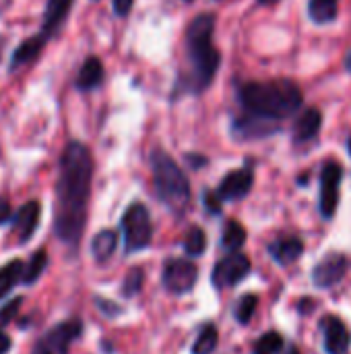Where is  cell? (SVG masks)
<instances>
[{"mask_svg":"<svg viewBox=\"0 0 351 354\" xmlns=\"http://www.w3.org/2000/svg\"><path fill=\"white\" fill-rule=\"evenodd\" d=\"M91 180H93L91 151L81 141H70L60 158V174L56 185V216H54V232L68 247H77L83 236L85 222H87V205L91 195Z\"/></svg>","mask_w":351,"mask_h":354,"instance_id":"6da1fadb","label":"cell"},{"mask_svg":"<svg viewBox=\"0 0 351 354\" xmlns=\"http://www.w3.org/2000/svg\"><path fill=\"white\" fill-rule=\"evenodd\" d=\"M252 270V263L246 255L242 253H232L228 255L225 259H221L215 268H213V276H211V282L215 288L219 290H225L230 286H236L240 284Z\"/></svg>","mask_w":351,"mask_h":354,"instance_id":"52a82bcc","label":"cell"},{"mask_svg":"<svg viewBox=\"0 0 351 354\" xmlns=\"http://www.w3.org/2000/svg\"><path fill=\"white\" fill-rule=\"evenodd\" d=\"M348 68H350V71H351V54H350V56H348Z\"/></svg>","mask_w":351,"mask_h":354,"instance_id":"8d00e7d4","label":"cell"},{"mask_svg":"<svg viewBox=\"0 0 351 354\" xmlns=\"http://www.w3.org/2000/svg\"><path fill=\"white\" fill-rule=\"evenodd\" d=\"M46 41H48V37H46L41 31H39L37 35H33V37H29V39L21 41V44L17 46V50L12 52V58H10V71H17V68L25 66V64L33 62V60L41 54V50H43Z\"/></svg>","mask_w":351,"mask_h":354,"instance_id":"5bb4252c","label":"cell"},{"mask_svg":"<svg viewBox=\"0 0 351 354\" xmlns=\"http://www.w3.org/2000/svg\"><path fill=\"white\" fill-rule=\"evenodd\" d=\"M122 234H124V251L137 253L151 245L153 239V226L149 212L143 203H132L122 216Z\"/></svg>","mask_w":351,"mask_h":354,"instance_id":"5b68a950","label":"cell"},{"mask_svg":"<svg viewBox=\"0 0 351 354\" xmlns=\"http://www.w3.org/2000/svg\"><path fill=\"white\" fill-rule=\"evenodd\" d=\"M257 307H259V297H257V295H246V297H242V299L238 301V307H236V313H234L236 319H238V324L246 326V324L254 317Z\"/></svg>","mask_w":351,"mask_h":354,"instance_id":"d4e9b609","label":"cell"},{"mask_svg":"<svg viewBox=\"0 0 351 354\" xmlns=\"http://www.w3.org/2000/svg\"><path fill=\"white\" fill-rule=\"evenodd\" d=\"M74 0H48L46 10H43V23H41V33L46 37L56 35V31L64 25Z\"/></svg>","mask_w":351,"mask_h":354,"instance_id":"4fadbf2b","label":"cell"},{"mask_svg":"<svg viewBox=\"0 0 351 354\" xmlns=\"http://www.w3.org/2000/svg\"><path fill=\"white\" fill-rule=\"evenodd\" d=\"M321 124H323V114L317 108H308L306 112L300 114V118L294 124V139L300 143L314 139L321 131Z\"/></svg>","mask_w":351,"mask_h":354,"instance_id":"e0dca14e","label":"cell"},{"mask_svg":"<svg viewBox=\"0 0 351 354\" xmlns=\"http://www.w3.org/2000/svg\"><path fill=\"white\" fill-rule=\"evenodd\" d=\"M118 245V236L114 230H101L93 236L91 241V253L97 261H108Z\"/></svg>","mask_w":351,"mask_h":354,"instance_id":"ac0fdd59","label":"cell"},{"mask_svg":"<svg viewBox=\"0 0 351 354\" xmlns=\"http://www.w3.org/2000/svg\"><path fill=\"white\" fill-rule=\"evenodd\" d=\"M269 253L271 257L279 263V266H292L296 263L302 253H304V243L296 236L290 239H277L275 243L269 245Z\"/></svg>","mask_w":351,"mask_h":354,"instance_id":"9a60e30c","label":"cell"},{"mask_svg":"<svg viewBox=\"0 0 351 354\" xmlns=\"http://www.w3.org/2000/svg\"><path fill=\"white\" fill-rule=\"evenodd\" d=\"M21 305H23V297H17V299L8 301L4 307H0V326L10 324V319H14V317H17V313H19Z\"/></svg>","mask_w":351,"mask_h":354,"instance_id":"83f0119b","label":"cell"},{"mask_svg":"<svg viewBox=\"0 0 351 354\" xmlns=\"http://www.w3.org/2000/svg\"><path fill=\"white\" fill-rule=\"evenodd\" d=\"M261 4H275V2H279V0H259Z\"/></svg>","mask_w":351,"mask_h":354,"instance_id":"d590c367","label":"cell"},{"mask_svg":"<svg viewBox=\"0 0 351 354\" xmlns=\"http://www.w3.org/2000/svg\"><path fill=\"white\" fill-rule=\"evenodd\" d=\"M12 218H14V216H12V207H10V203L2 197V199H0V226L8 224Z\"/></svg>","mask_w":351,"mask_h":354,"instance_id":"f546056e","label":"cell"},{"mask_svg":"<svg viewBox=\"0 0 351 354\" xmlns=\"http://www.w3.org/2000/svg\"><path fill=\"white\" fill-rule=\"evenodd\" d=\"M10 348H12V340L0 330V354H6Z\"/></svg>","mask_w":351,"mask_h":354,"instance_id":"1f68e13d","label":"cell"},{"mask_svg":"<svg viewBox=\"0 0 351 354\" xmlns=\"http://www.w3.org/2000/svg\"><path fill=\"white\" fill-rule=\"evenodd\" d=\"M238 100L248 114L281 120L294 116L302 106V89L290 79L277 81H250L240 87Z\"/></svg>","mask_w":351,"mask_h":354,"instance_id":"7a4b0ae2","label":"cell"},{"mask_svg":"<svg viewBox=\"0 0 351 354\" xmlns=\"http://www.w3.org/2000/svg\"><path fill=\"white\" fill-rule=\"evenodd\" d=\"M221 201H223V199L217 195V191H205V193H203V203H205L207 212L213 214V216L221 214Z\"/></svg>","mask_w":351,"mask_h":354,"instance_id":"f1b7e54d","label":"cell"},{"mask_svg":"<svg viewBox=\"0 0 351 354\" xmlns=\"http://www.w3.org/2000/svg\"><path fill=\"white\" fill-rule=\"evenodd\" d=\"M151 170H153V183L159 201L168 205L172 212L182 214L190 203V183L182 172V168L166 151L153 149Z\"/></svg>","mask_w":351,"mask_h":354,"instance_id":"277c9868","label":"cell"},{"mask_svg":"<svg viewBox=\"0 0 351 354\" xmlns=\"http://www.w3.org/2000/svg\"><path fill=\"white\" fill-rule=\"evenodd\" d=\"M2 41H4V39H2V37H0V48H2ZM0 54H2V50H0Z\"/></svg>","mask_w":351,"mask_h":354,"instance_id":"f35d334b","label":"cell"},{"mask_svg":"<svg viewBox=\"0 0 351 354\" xmlns=\"http://www.w3.org/2000/svg\"><path fill=\"white\" fill-rule=\"evenodd\" d=\"M348 153H350V156H351V139H350V141H348Z\"/></svg>","mask_w":351,"mask_h":354,"instance_id":"74e56055","label":"cell"},{"mask_svg":"<svg viewBox=\"0 0 351 354\" xmlns=\"http://www.w3.org/2000/svg\"><path fill=\"white\" fill-rule=\"evenodd\" d=\"M186 160L192 164V168H199L201 164H207V160L203 156H186Z\"/></svg>","mask_w":351,"mask_h":354,"instance_id":"d6a6232c","label":"cell"},{"mask_svg":"<svg viewBox=\"0 0 351 354\" xmlns=\"http://www.w3.org/2000/svg\"><path fill=\"white\" fill-rule=\"evenodd\" d=\"M101 81H103V64H101V60L97 56H89L83 62L74 85H77L79 91H91V89L99 87Z\"/></svg>","mask_w":351,"mask_h":354,"instance_id":"2e32d148","label":"cell"},{"mask_svg":"<svg viewBox=\"0 0 351 354\" xmlns=\"http://www.w3.org/2000/svg\"><path fill=\"white\" fill-rule=\"evenodd\" d=\"M39 214H41L39 201H27L25 205L19 207V212L12 218V232L19 243H27L33 236L39 224Z\"/></svg>","mask_w":351,"mask_h":354,"instance_id":"8fae6325","label":"cell"},{"mask_svg":"<svg viewBox=\"0 0 351 354\" xmlns=\"http://www.w3.org/2000/svg\"><path fill=\"white\" fill-rule=\"evenodd\" d=\"M186 2H190V0H186Z\"/></svg>","mask_w":351,"mask_h":354,"instance_id":"ab89813d","label":"cell"},{"mask_svg":"<svg viewBox=\"0 0 351 354\" xmlns=\"http://www.w3.org/2000/svg\"><path fill=\"white\" fill-rule=\"evenodd\" d=\"M325 332V351L329 354H345L350 346V334L339 317H325L323 319Z\"/></svg>","mask_w":351,"mask_h":354,"instance_id":"7c38bea8","label":"cell"},{"mask_svg":"<svg viewBox=\"0 0 351 354\" xmlns=\"http://www.w3.org/2000/svg\"><path fill=\"white\" fill-rule=\"evenodd\" d=\"M23 272L25 266L21 259H14L0 268V299H4L19 282H23Z\"/></svg>","mask_w":351,"mask_h":354,"instance_id":"d6986e66","label":"cell"},{"mask_svg":"<svg viewBox=\"0 0 351 354\" xmlns=\"http://www.w3.org/2000/svg\"><path fill=\"white\" fill-rule=\"evenodd\" d=\"M207 249V234L203 228H190L184 239V251L188 257H201Z\"/></svg>","mask_w":351,"mask_h":354,"instance_id":"cb8c5ba5","label":"cell"},{"mask_svg":"<svg viewBox=\"0 0 351 354\" xmlns=\"http://www.w3.org/2000/svg\"><path fill=\"white\" fill-rule=\"evenodd\" d=\"M46 268H48V251L39 249V251L33 253V257L29 259V263H27V268L23 272V284H27V286L35 284L41 278Z\"/></svg>","mask_w":351,"mask_h":354,"instance_id":"7402d4cb","label":"cell"},{"mask_svg":"<svg viewBox=\"0 0 351 354\" xmlns=\"http://www.w3.org/2000/svg\"><path fill=\"white\" fill-rule=\"evenodd\" d=\"M33 354H52V353H48V351H43V348L35 346V348H33Z\"/></svg>","mask_w":351,"mask_h":354,"instance_id":"836d02e7","label":"cell"},{"mask_svg":"<svg viewBox=\"0 0 351 354\" xmlns=\"http://www.w3.org/2000/svg\"><path fill=\"white\" fill-rule=\"evenodd\" d=\"M339 0H308V15L317 25H327L337 17Z\"/></svg>","mask_w":351,"mask_h":354,"instance_id":"ffe728a7","label":"cell"},{"mask_svg":"<svg viewBox=\"0 0 351 354\" xmlns=\"http://www.w3.org/2000/svg\"><path fill=\"white\" fill-rule=\"evenodd\" d=\"M213 31L215 17L211 12L197 15L186 29V56L190 64L186 87L192 93L205 91L219 71L221 54L213 48Z\"/></svg>","mask_w":351,"mask_h":354,"instance_id":"3957f363","label":"cell"},{"mask_svg":"<svg viewBox=\"0 0 351 354\" xmlns=\"http://www.w3.org/2000/svg\"><path fill=\"white\" fill-rule=\"evenodd\" d=\"M132 2L134 0H114V12L118 17H126L132 8Z\"/></svg>","mask_w":351,"mask_h":354,"instance_id":"4dcf8cb0","label":"cell"},{"mask_svg":"<svg viewBox=\"0 0 351 354\" xmlns=\"http://www.w3.org/2000/svg\"><path fill=\"white\" fill-rule=\"evenodd\" d=\"M285 354H302V353H300V351H298L296 346H290V348H288V353H285Z\"/></svg>","mask_w":351,"mask_h":354,"instance_id":"e575fe53","label":"cell"},{"mask_svg":"<svg viewBox=\"0 0 351 354\" xmlns=\"http://www.w3.org/2000/svg\"><path fill=\"white\" fill-rule=\"evenodd\" d=\"M246 243V230L240 222L236 220H230L223 228V234H221V245L223 249L228 251H238L240 247H244Z\"/></svg>","mask_w":351,"mask_h":354,"instance_id":"44dd1931","label":"cell"},{"mask_svg":"<svg viewBox=\"0 0 351 354\" xmlns=\"http://www.w3.org/2000/svg\"><path fill=\"white\" fill-rule=\"evenodd\" d=\"M341 178L343 170L337 162H329L323 168L321 174V214L325 220H331L339 205V191H341Z\"/></svg>","mask_w":351,"mask_h":354,"instance_id":"ba28073f","label":"cell"},{"mask_svg":"<svg viewBox=\"0 0 351 354\" xmlns=\"http://www.w3.org/2000/svg\"><path fill=\"white\" fill-rule=\"evenodd\" d=\"M197 278H199L197 266L190 259H184V257L168 259L166 266H163V274H161L163 286L172 295L190 292L194 288V284H197Z\"/></svg>","mask_w":351,"mask_h":354,"instance_id":"8992f818","label":"cell"},{"mask_svg":"<svg viewBox=\"0 0 351 354\" xmlns=\"http://www.w3.org/2000/svg\"><path fill=\"white\" fill-rule=\"evenodd\" d=\"M143 270L141 268H134V270H130L128 274H126V278H124V282H122V295L126 297V299H132L134 295H139L141 292V288H143Z\"/></svg>","mask_w":351,"mask_h":354,"instance_id":"4316f807","label":"cell"},{"mask_svg":"<svg viewBox=\"0 0 351 354\" xmlns=\"http://www.w3.org/2000/svg\"><path fill=\"white\" fill-rule=\"evenodd\" d=\"M345 272H348V259L341 253H329L314 266L312 282L319 288H331L343 280Z\"/></svg>","mask_w":351,"mask_h":354,"instance_id":"9c48e42d","label":"cell"},{"mask_svg":"<svg viewBox=\"0 0 351 354\" xmlns=\"http://www.w3.org/2000/svg\"><path fill=\"white\" fill-rule=\"evenodd\" d=\"M217 342H219V332L215 326H205L192 346V354H211L217 348Z\"/></svg>","mask_w":351,"mask_h":354,"instance_id":"603a6c76","label":"cell"},{"mask_svg":"<svg viewBox=\"0 0 351 354\" xmlns=\"http://www.w3.org/2000/svg\"><path fill=\"white\" fill-rule=\"evenodd\" d=\"M283 348V336L277 332H267L254 344V354H277Z\"/></svg>","mask_w":351,"mask_h":354,"instance_id":"484cf974","label":"cell"},{"mask_svg":"<svg viewBox=\"0 0 351 354\" xmlns=\"http://www.w3.org/2000/svg\"><path fill=\"white\" fill-rule=\"evenodd\" d=\"M252 183H254V174L250 168H240V170H234L230 172L219 189H217V195L223 199V201H238V199H244L250 189H252Z\"/></svg>","mask_w":351,"mask_h":354,"instance_id":"30bf717a","label":"cell"}]
</instances>
